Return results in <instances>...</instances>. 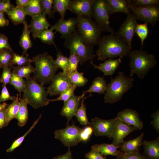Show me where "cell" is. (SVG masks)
Listing matches in <instances>:
<instances>
[{
	"label": "cell",
	"mask_w": 159,
	"mask_h": 159,
	"mask_svg": "<svg viewBox=\"0 0 159 159\" xmlns=\"http://www.w3.org/2000/svg\"><path fill=\"white\" fill-rule=\"evenodd\" d=\"M98 44L96 54L99 60L103 61L107 58L119 57L121 59L128 56L131 47L116 34L104 35Z\"/></svg>",
	"instance_id": "1"
},
{
	"label": "cell",
	"mask_w": 159,
	"mask_h": 159,
	"mask_svg": "<svg viewBox=\"0 0 159 159\" xmlns=\"http://www.w3.org/2000/svg\"><path fill=\"white\" fill-rule=\"evenodd\" d=\"M128 56L130 59V77L135 74L139 78L143 79L157 63L155 56L145 50H131Z\"/></svg>",
	"instance_id": "2"
},
{
	"label": "cell",
	"mask_w": 159,
	"mask_h": 159,
	"mask_svg": "<svg viewBox=\"0 0 159 159\" xmlns=\"http://www.w3.org/2000/svg\"><path fill=\"white\" fill-rule=\"evenodd\" d=\"M32 60L35 65L33 78L42 86L51 82L59 69L52 57L45 52L34 57Z\"/></svg>",
	"instance_id": "3"
},
{
	"label": "cell",
	"mask_w": 159,
	"mask_h": 159,
	"mask_svg": "<svg viewBox=\"0 0 159 159\" xmlns=\"http://www.w3.org/2000/svg\"><path fill=\"white\" fill-rule=\"evenodd\" d=\"M134 80L133 78L127 77L123 72H119L107 85L104 97L105 102L113 104L120 101L124 94L132 87Z\"/></svg>",
	"instance_id": "4"
},
{
	"label": "cell",
	"mask_w": 159,
	"mask_h": 159,
	"mask_svg": "<svg viewBox=\"0 0 159 159\" xmlns=\"http://www.w3.org/2000/svg\"><path fill=\"white\" fill-rule=\"evenodd\" d=\"M23 97L28 104L35 109L47 105L49 103L45 87L42 86L31 76L26 78Z\"/></svg>",
	"instance_id": "5"
},
{
	"label": "cell",
	"mask_w": 159,
	"mask_h": 159,
	"mask_svg": "<svg viewBox=\"0 0 159 159\" xmlns=\"http://www.w3.org/2000/svg\"><path fill=\"white\" fill-rule=\"evenodd\" d=\"M77 31L85 43L93 48L101 38L102 31L95 21L84 15H77Z\"/></svg>",
	"instance_id": "6"
},
{
	"label": "cell",
	"mask_w": 159,
	"mask_h": 159,
	"mask_svg": "<svg viewBox=\"0 0 159 159\" xmlns=\"http://www.w3.org/2000/svg\"><path fill=\"white\" fill-rule=\"evenodd\" d=\"M65 39L64 46L79 56L80 65L89 60L93 61L96 56L94 53L93 48L85 43L77 30Z\"/></svg>",
	"instance_id": "7"
},
{
	"label": "cell",
	"mask_w": 159,
	"mask_h": 159,
	"mask_svg": "<svg viewBox=\"0 0 159 159\" xmlns=\"http://www.w3.org/2000/svg\"><path fill=\"white\" fill-rule=\"evenodd\" d=\"M109 8L105 0H94L92 7V16L102 32L115 34L116 32L110 26Z\"/></svg>",
	"instance_id": "8"
},
{
	"label": "cell",
	"mask_w": 159,
	"mask_h": 159,
	"mask_svg": "<svg viewBox=\"0 0 159 159\" xmlns=\"http://www.w3.org/2000/svg\"><path fill=\"white\" fill-rule=\"evenodd\" d=\"M82 129L77 126L74 122L71 125L68 124L65 128L55 131V138L65 146L70 148L77 145L81 142L80 135Z\"/></svg>",
	"instance_id": "9"
},
{
	"label": "cell",
	"mask_w": 159,
	"mask_h": 159,
	"mask_svg": "<svg viewBox=\"0 0 159 159\" xmlns=\"http://www.w3.org/2000/svg\"><path fill=\"white\" fill-rule=\"evenodd\" d=\"M129 9L131 12L135 15L137 20L150 24L153 26L159 20V5L138 7L132 5L130 3Z\"/></svg>",
	"instance_id": "10"
},
{
	"label": "cell",
	"mask_w": 159,
	"mask_h": 159,
	"mask_svg": "<svg viewBox=\"0 0 159 159\" xmlns=\"http://www.w3.org/2000/svg\"><path fill=\"white\" fill-rule=\"evenodd\" d=\"M136 17L132 12L127 15L124 22L120 25L115 34L119 37L132 48V43L135 35L137 24Z\"/></svg>",
	"instance_id": "11"
},
{
	"label": "cell",
	"mask_w": 159,
	"mask_h": 159,
	"mask_svg": "<svg viewBox=\"0 0 159 159\" xmlns=\"http://www.w3.org/2000/svg\"><path fill=\"white\" fill-rule=\"evenodd\" d=\"M115 118L102 119L97 117L92 118L89 125L96 136H105L112 139V134L115 122Z\"/></svg>",
	"instance_id": "12"
},
{
	"label": "cell",
	"mask_w": 159,
	"mask_h": 159,
	"mask_svg": "<svg viewBox=\"0 0 159 159\" xmlns=\"http://www.w3.org/2000/svg\"><path fill=\"white\" fill-rule=\"evenodd\" d=\"M115 118V122L112 134L113 140L112 143L119 148L125 138L138 129L126 124L116 117Z\"/></svg>",
	"instance_id": "13"
},
{
	"label": "cell",
	"mask_w": 159,
	"mask_h": 159,
	"mask_svg": "<svg viewBox=\"0 0 159 159\" xmlns=\"http://www.w3.org/2000/svg\"><path fill=\"white\" fill-rule=\"evenodd\" d=\"M67 74L63 71L55 74L47 91L51 96L57 95L67 90L72 85Z\"/></svg>",
	"instance_id": "14"
},
{
	"label": "cell",
	"mask_w": 159,
	"mask_h": 159,
	"mask_svg": "<svg viewBox=\"0 0 159 159\" xmlns=\"http://www.w3.org/2000/svg\"><path fill=\"white\" fill-rule=\"evenodd\" d=\"M94 0H70L68 10L77 15H84L92 18Z\"/></svg>",
	"instance_id": "15"
},
{
	"label": "cell",
	"mask_w": 159,
	"mask_h": 159,
	"mask_svg": "<svg viewBox=\"0 0 159 159\" xmlns=\"http://www.w3.org/2000/svg\"><path fill=\"white\" fill-rule=\"evenodd\" d=\"M77 22V18H71L66 20L60 19L51 27L56 32L61 34L62 38L66 39L76 30Z\"/></svg>",
	"instance_id": "16"
},
{
	"label": "cell",
	"mask_w": 159,
	"mask_h": 159,
	"mask_svg": "<svg viewBox=\"0 0 159 159\" xmlns=\"http://www.w3.org/2000/svg\"><path fill=\"white\" fill-rule=\"evenodd\" d=\"M116 117L119 118L126 124L134 126L138 129L142 130L143 123L141 120L138 112L129 108H126L120 111Z\"/></svg>",
	"instance_id": "17"
},
{
	"label": "cell",
	"mask_w": 159,
	"mask_h": 159,
	"mask_svg": "<svg viewBox=\"0 0 159 159\" xmlns=\"http://www.w3.org/2000/svg\"><path fill=\"white\" fill-rule=\"evenodd\" d=\"M83 97L82 95L77 96L74 94L69 99L64 102L60 114L67 118V124H68L74 116L75 113L81 104L82 100H81Z\"/></svg>",
	"instance_id": "18"
},
{
	"label": "cell",
	"mask_w": 159,
	"mask_h": 159,
	"mask_svg": "<svg viewBox=\"0 0 159 159\" xmlns=\"http://www.w3.org/2000/svg\"><path fill=\"white\" fill-rule=\"evenodd\" d=\"M46 16L45 14L42 13L32 18L29 27L34 39L36 38L38 34L50 26Z\"/></svg>",
	"instance_id": "19"
},
{
	"label": "cell",
	"mask_w": 159,
	"mask_h": 159,
	"mask_svg": "<svg viewBox=\"0 0 159 159\" xmlns=\"http://www.w3.org/2000/svg\"><path fill=\"white\" fill-rule=\"evenodd\" d=\"M121 62V59L120 58L105 60L103 63L100 64L99 66L95 64L93 61H90V63L94 68L100 70L103 72L104 76H106L113 74L119 67Z\"/></svg>",
	"instance_id": "20"
},
{
	"label": "cell",
	"mask_w": 159,
	"mask_h": 159,
	"mask_svg": "<svg viewBox=\"0 0 159 159\" xmlns=\"http://www.w3.org/2000/svg\"><path fill=\"white\" fill-rule=\"evenodd\" d=\"M143 155L146 159H159V137L152 140H143Z\"/></svg>",
	"instance_id": "21"
},
{
	"label": "cell",
	"mask_w": 159,
	"mask_h": 159,
	"mask_svg": "<svg viewBox=\"0 0 159 159\" xmlns=\"http://www.w3.org/2000/svg\"><path fill=\"white\" fill-rule=\"evenodd\" d=\"M110 15L122 12L127 15L131 12L129 9L130 0H106Z\"/></svg>",
	"instance_id": "22"
},
{
	"label": "cell",
	"mask_w": 159,
	"mask_h": 159,
	"mask_svg": "<svg viewBox=\"0 0 159 159\" xmlns=\"http://www.w3.org/2000/svg\"><path fill=\"white\" fill-rule=\"evenodd\" d=\"M144 136V133L142 132L135 138L127 141L124 140L120 147V151L125 153L139 151V147L142 145Z\"/></svg>",
	"instance_id": "23"
},
{
	"label": "cell",
	"mask_w": 159,
	"mask_h": 159,
	"mask_svg": "<svg viewBox=\"0 0 159 159\" xmlns=\"http://www.w3.org/2000/svg\"><path fill=\"white\" fill-rule=\"evenodd\" d=\"M10 19L15 25L26 23L27 15L25 7L16 6L6 13Z\"/></svg>",
	"instance_id": "24"
},
{
	"label": "cell",
	"mask_w": 159,
	"mask_h": 159,
	"mask_svg": "<svg viewBox=\"0 0 159 159\" xmlns=\"http://www.w3.org/2000/svg\"><path fill=\"white\" fill-rule=\"evenodd\" d=\"M91 148L97 150L102 155L105 157L109 155L117 157L121 152L118 150V147L112 143L95 144L92 145Z\"/></svg>",
	"instance_id": "25"
},
{
	"label": "cell",
	"mask_w": 159,
	"mask_h": 159,
	"mask_svg": "<svg viewBox=\"0 0 159 159\" xmlns=\"http://www.w3.org/2000/svg\"><path fill=\"white\" fill-rule=\"evenodd\" d=\"M107 88V85L105 80L103 77H98L94 79L89 89L84 91L82 95L84 97L85 94L88 92L105 94Z\"/></svg>",
	"instance_id": "26"
},
{
	"label": "cell",
	"mask_w": 159,
	"mask_h": 159,
	"mask_svg": "<svg viewBox=\"0 0 159 159\" xmlns=\"http://www.w3.org/2000/svg\"><path fill=\"white\" fill-rule=\"evenodd\" d=\"M19 100V107L16 119L18 121V125L22 127L26 124L28 119V103L27 100L23 97Z\"/></svg>",
	"instance_id": "27"
},
{
	"label": "cell",
	"mask_w": 159,
	"mask_h": 159,
	"mask_svg": "<svg viewBox=\"0 0 159 159\" xmlns=\"http://www.w3.org/2000/svg\"><path fill=\"white\" fill-rule=\"evenodd\" d=\"M24 24V27L19 43L23 50L22 55H26L28 54V50L32 47V43L30 36L31 32L29 28V25L26 22Z\"/></svg>",
	"instance_id": "28"
},
{
	"label": "cell",
	"mask_w": 159,
	"mask_h": 159,
	"mask_svg": "<svg viewBox=\"0 0 159 159\" xmlns=\"http://www.w3.org/2000/svg\"><path fill=\"white\" fill-rule=\"evenodd\" d=\"M16 96V100L9 105L6 109V117L8 125L13 119L16 118L19 109L20 102L18 100L19 94H17Z\"/></svg>",
	"instance_id": "29"
},
{
	"label": "cell",
	"mask_w": 159,
	"mask_h": 159,
	"mask_svg": "<svg viewBox=\"0 0 159 159\" xmlns=\"http://www.w3.org/2000/svg\"><path fill=\"white\" fill-rule=\"evenodd\" d=\"M25 8L27 15L32 18L42 13L41 0H30Z\"/></svg>",
	"instance_id": "30"
},
{
	"label": "cell",
	"mask_w": 159,
	"mask_h": 159,
	"mask_svg": "<svg viewBox=\"0 0 159 159\" xmlns=\"http://www.w3.org/2000/svg\"><path fill=\"white\" fill-rule=\"evenodd\" d=\"M87 97L82 98L81 104L74 115L80 125L85 126L89 125L90 124L87 115L86 107L84 104V100Z\"/></svg>",
	"instance_id": "31"
},
{
	"label": "cell",
	"mask_w": 159,
	"mask_h": 159,
	"mask_svg": "<svg viewBox=\"0 0 159 159\" xmlns=\"http://www.w3.org/2000/svg\"><path fill=\"white\" fill-rule=\"evenodd\" d=\"M35 68L31 64L22 66H14L12 72L18 76L23 78H27L31 74L34 73Z\"/></svg>",
	"instance_id": "32"
},
{
	"label": "cell",
	"mask_w": 159,
	"mask_h": 159,
	"mask_svg": "<svg viewBox=\"0 0 159 159\" xmlns=\"http://www.w3.org/2000/svg\"><path fill=\"white\" fill-rule=\"evenodd\" d=\"M83 72L77 71L72 74L67 75L71 83L76 87L83 86L88 82V80L84 76Z\"/></svg>",
	"instance_id": "33"
},
{
	"label": "cell",
	"mask_w": 159,
	"mask_h": 159,
	"mask_svg": "<svg viewBox=\"0 0 159 159\" xmlns=\"http://www.w3.org/2000/svg\"><path fill=\"white\" fill-rule=\"evenodd\" d=\"M70 0H54L53 2L54 12H58L60 15L61 19H64L66 11L68 10Z\"/></svg>",
	"instance_id": "34"
},
{
	"label": "cell",
	"mask_w": 159,
	"mask_h": 159,
	"mask_svg": "<svg viewBox=\"0 0 159 159\" xmlns=\"http://www.w3.org/2000/svg\"><path fill=\"white\" fill-rule=\"evenodd\" d=\"M53 29L51 26L49 29H47L38 34L37 38L43 42L49 44H53L57 49L54 42V33Z\"/></svg>",
	"instance_id": "35"
},
{
	"label": "cell",
	"mask_w": 159,
	"mask_h": 159,
	"mask_svg": "<svg viewBox=\"0 0 159 159\" xmlns=\"http://www.w3.org/2000/svg\"><path fill=\"white\" fill-rule=\"evenodd\" d=\"M9 84L13 86L19 92V100L21 98V94L23 92L25 85V81L23 78L19 77L12 72Z\"/></svg>",
	"instance_id": "36"
},
{
	"label": "cell",
	"mask_w": 159,
	"mask_h": 159,
	"mask_svg": "<svg viewBox=\"0 0 159 159\" xmlns=\"http://www.w3.org/2000/svg\"><path fill=\"white\" fill-rule=\"evenodd\" d=\"M13 51L4 50L0 52V64L2 68L9 67L13 69L14 67L12 63L13 52Z\"/></svg>",
	"instance_id": "37"
},
{
	"label": "cell",
	"mask_w": 159,
	"mask_h": 159,
	"mask_svg": "<svg viewBox=\"0 0 159 159\" xmlns=\"http://www.w3.org/2000/svg\"><path fill=\"white\" fill-rule=\"evenodd\" d=\"M42 116L41 114L39 115V117L34 122L29 130L23 136L18 138L14 142L11 147L6 150L7 152L10 153L13 152L21 144L25 137L31 132L38 123L40 119L41 118Z\"/></svg>",
	"instance_id": "38"
},
{
	"label": "cell",
	"mask_w": 159,
	"mask_h": 159,
	"mask_svg": "<svg viewBox=\"0 0 159 159\" xmlns=\"http://www.w3.org/2000/svg\"><path fill=\"white\" fill-rule=\"evenodd\" d=\"M148 24L146 23L140 24H137L135 28V34L137 35L141 40L142 47L141 50H142V48L144 41L148 34Z\"/></svg>",
	"instance_id": "39"
},
{
	"label": "cell",
	"mask_w": 159,
	"mask_h": 159,
	"mask_svg": "<svg viewBox=\"0 0 159 159\" xmlns=\"http://www.w3.org/2000/svg\"><path fill=\"white\" fill-rule=\"evenodd\" d=\"M29 54L26 55H19L14 52H13L12 63L13 65L22 66H25L31 64L33 62L32 59L28 57Z\"/></svg>",
	"instance_id": "40"
},
{
	"label": "cell",
	"mask_w": 159,
	"mask_h": 159,
	"mask_svg": "<svg viewBox=\"0 0 159 159\" xmlns=\"http://www.w3.org/2000/svg\"><path fill=\"white\" fill-rule=\"evenodd\" d=\"M68 58V64L67 74L69 75L77 71L78 64L80 62L79 56L74 53L70 52Z\"/></svg>",
	"instance_id": "41"
},
{
	"label": "cell",
	"mask_w": 159,
	"mask_h": 159,
	"mask_svg": "<svg viewBox=\"0 0 159 159\" xmlns=\"http://www.w3.org/2000/svg\"><path fill=\"white\" fill-rule=\"evenodd\" d=\"M57 58L54 60L55 63L57 67L63 70V72L67 74L68 58L67 57L64 56L62 53L57 50Z\"/></svg>",
	"instance_id": "42"
},
{
	"label": "cell",
	"mask_w": 159,
	"mask_h": 159,
	"mask_svg": "<svg viewBox=\"0 0 159 159\" xmlns=\"http://www.w3.org/2000/svg\"><path fill=\"white\" fill-rule=\"evenodd\" d=\"M53 0H41L42 13L47 15L50 18H54Z\"/></svg>",
	"instance_id": "43"
},
{
	"label": "cell",
	"mask_w": 159,
	"mask_h": 159,
	"mask_svg": "<svg viewBox=\"0 0 159 159\" xmlns=\"http://www.w3.org/2000/svg\"><path fill=\"white\" fill-rule=\"evenodd\" d=\"M76 87L72 85L70 87L61 93L58 97L53 99H48V100L49 102L63 101L64 102L74 94V91Z\"/></svg>",
	"instance_id": "44"
},
{
	"label": "cell",
	"mask_w": 159,
	"mask_h": 159,
	"mask_svg": "<svg viewBox=\"0 0 159 159\" xmlns=\"http://www.w3.org/2000/svg\"><path fill=\"white\" fill-rule=\"evenodd\" d=\"M131 4L138 7H145L151 6L159 5V0H132Z\"/></svg>",
	"instance_id": "45"
},
{
	"label": "cell",
	"mask_w": 159,
	"mask_h": 159,
	"mask_svg": "<svg viewBox=\"0 0 159 159\" xmlns=\"http://www.w3.org/2000/svg\"><path fill=\"white\" fill-rule=\"evenodd\" d=\"M3 68V72L0 78V81L2 83V86H6L9 82L12 74V69L9 67Z\"/></svg>",
	"instance_id": "46"
},
{
	"label": "cell",
	"mask_w": 159,
	"mask_h": 159,
	"mask_svg": "<svg viewBox=\"0 0 159 159\" xmlns=\"http://www.w3.org/2000/svg\"><path fill=\"white\" fill-rule=\"evenodd\" d=\"M116 157V159H146L143 155L141 154L139 150L127 153H123L121 152Z\"/></svg>",
	"instance_id": "47"
},
{
	"label": "cell",
	"mask_w": 159,
	"mask_h": 159,
	"mask_svg": "<svg viewBox=\"0 0 159 159\" xmlns=\"http://www.w3.org/2000/svg\"><path fill=\"white\" fill-rule=\"evenodd\" d=\"M92 133V128L89 125L82 128L80 135L81 141L86 142L90 139Z\"/></svg>",
	"instance_id": "48"
},
{
	"label": "cell",
	"mask_w": 159,
	"mask_h": 159,
	"mask_svg": "<svg viewBox=\"0 0 159 159\" xmlns=\"http://www.w3.org/2000/svg\"><path fill=\"white\" fill-rule=\"evenodd\" d=\"M1 95H0V103L8 100H11L13 101L15 100L17 96H11L6 86H2Z\"/></svg>",
	"instance_id": "49"
},
{
	"label": "cell",
	"mask_w": 159,
	"mask_h": 159,
	"mask_svg": "<svg viewBox=\"0 0 159 159\" xmlns=\"http://www.w3.org/2000/svg\"><path fill=\"white\" fill-rule=\"evenodd\" d=\"M4 50L13 51L7 37L4 34H0V52Z\"/></svg>",
	"instance_id": "50"
},
{
	"label": "cell",
	"mask_w": 159,
	"mask_h": 159,
	"mask_svg": "<svg viewBox=\"0 0 159 159\" xmlns=\"http://www.w3.org/2000/svg\"><path fill=\"white\" fill-rule=\"evenodd\" d=\"M9 0H0V12H6L15 7Z\"/></svg>",
	"instance_id": "51"
},
{
	"label": "cell",
	"mask_w": 159,
	"mask_h": 159,
	"mask_svg": "<svg viewBox=\"0 0 159 159\" xmlns=\"http://www.w3.org/2000/svg\"><path fill=\"white\" fill-rule=\"evenodd\" d=\"M87 159H107L106 157L102 155L98 151L92 149L85 155Z\"/></svg>",
	"instance_id": "52"
},
{
	"label": "cell",
	"mask_w": 159,
	"mask_h": 159,
	"mask_svg": "<svg viewBox=\"0 0 159 159\" xmlns=\"http://www.w3.org/2000/svg\"><path fill=\"white\" fill-rule=\"evenodd\" d=\"M153 120L150 123L153 125L157 132H159V110H157L156 112L151 115Z\"/></svg>",
	"instance_id": "53"
},
{
	"label": "cell",
	"mask_w": 159,
	"mask_h": 159,
	"mask_svg": "<svg viewBox=\"0 0 159 159\" xmlns=\"http://www.w3.org/2000/svg\"><path fill=\"white\" fill-rule=\"evenodd\" d=\"M6 109L2 110L0 112V128L8 125L6 117Z\"/></svg>",
	"instance_id": "54"
},
{
	"label": "cell",
	"mask_w": 159,
	"mask_h": 159,
	"mask_svg": "<svg viewBox=\"0 0 159 159\" xmlns=\"http://www.w3.org/2000/svg\"><path fill=\"white\" fill-rule=\"evenodd\" d=\"M9 24V21L6 18L4 13L0 12V27L7 26Z\"/></svg>",
	"instance_id": "55"
},
{
	"label": "cell",
	"mask_w": 159,
	"mask_h": 159,
	"mask_svg": "<svg viewBox=\"0 0 159 159\" xmlns=\"http://www.w3.org/2000/svg\"><path fill=\"white\" fill-rule=\"evenodd\" d=\"M70 148H68V151L66 153L55 157L52 159H73Z\"/></svg>",
	"instance_id": "56"
},
{
	"label": "cell",
	"mask_w": 159,
	"mask_h": 159,
	"mask_svg": "<svg viewBox=\"0 0 159 159\" xmlns=\"http://www.w3.org/2000/svg\"><path fill=\"white\" fill-rule=\"evenodd\" d=\"M30 0H16L17 6L25 7L29 3Z\"/></svg>",
	"instance_id": "57"
},
{
	"label": "cell",
	"mask_w": 159,
	"mask_h": 159,
	"mask_svg": "<svg viewBox=\"0 0 159 159\" xmlns=\"http://www.w3.org/2000/svg\"><path fill=\"white\" fill-rule=\"evenodd\" d=\"M9 105V104L5 102L0 103V112L3 109H6Z\"/></svg>",
	"instance_id": "58"
},
{
	"label": "cell",
	"mask_w": 159,
	"mask_h": 159,
	"mask_svg": "<svg viewBox=\"0 0 159 159\" xmlns=\"http://www.w3.org/2000/svg\"><path fill=\"white\" fill-rule=\"evenodd\" d=\"M2 68V66H1V64H0V68Z\"/></svg>",
	"instance_id": "59"
},
{
	"label": "cell",
	"mask_w": 159,
	"mask_h": 159,
	"mask_svg": "<svg viewBox=\"0 0 159 159\" xmlns=\"http://www.w3.org/2000/svg\"></svg>",
	"instance_id": "60"
}]
</instances>
